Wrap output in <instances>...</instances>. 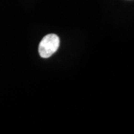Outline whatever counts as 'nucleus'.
Returning <instances> with one entry per match:
<instances>
[{
  "instance_id": "1",
  "label": "nucleus",
  "mask_w": 134,
  "mask_h": 134,
  "mask_svg": "<svg viewBox=\"0 0 134 134\" xmlns=\"http://www.w3.org/2000/svg\"><path fill=\"white\" fill-rule=\"evenodd\" d=\"M60 46V39L58 35L50 34L46 35L39 45L40 55L43 58L51 57L57 52Z\"/></svg>"
}]
</instances>
